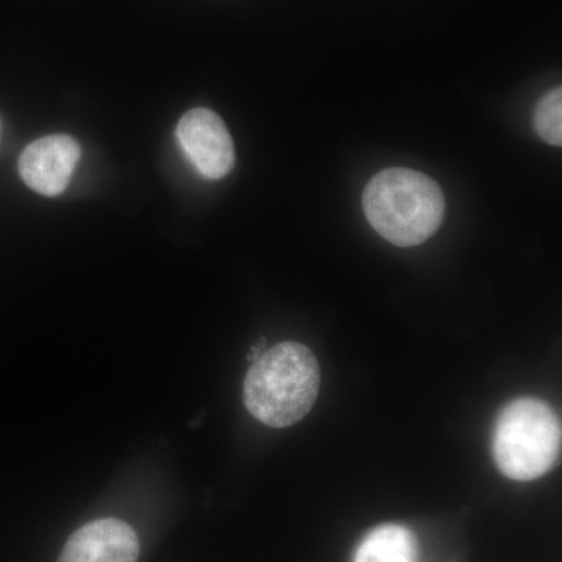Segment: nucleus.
<instances>
[{
  "label": "nucleus",
  "instance_id": "1",
  "mask_svg": "<svg viewBox=\"0 0 562 562\" xmlns=\"http://www.w3.org/2000/svg\"><path fill=\"white\" fill-rule=\"evenodd\" d=\"M319 384V362L313 351L299 342H281L251 364L244 380V403L261 424L291 427L312 412Z\"/></svg>",
  "mask_w": 562,
  "mask_h": 562
},
{
  "label": "nucleus",
  "instance_id": "2",
  "mask_svg": "<svg viewBox=\"0 0 562 562\" xmlns=\"http://www.w3.org/2000/svg\"><path fill=\"white\" fill-rule=\"evenodd\" d=\"M369 224L386 241L414 247L435 235L446 201L439 184L413 169L391 168L376 173L362 194Z\"/></svg>",
  "mask_w": 562,
  "mask_h": 562
},
{
  "label": "nucleus",
  "instance_id": "3",
  "mask_svg": "<svg viewBox=\"0 0 562 562\" xmlns=\"http://www.w3.org/2000/svg\"><path fill=\"white\" fill-rule=\"evenodd\" d=\"M492 454L508 479L516 482L541 479L560 460V417L538 398L509 403L495 422Z\"/></svg>",
  "mask_w": 562,
  "mask_h": 562
},
{
  "label": "nucleus",
  "instance_id": "4",
  "mask_svg": "<svg viewBox=\"0 0 562 562\" xmlns=\"http://www.w3.org/2000/svg\"><path fill=\"white\" fill-rule=\"evenodd\" d=\"M177 139L203 177L222 179L235 166V146L224 121L214 111H188L177 127Z\"/></svg>",
  "mask_w": 562,
  "mask_h": 562
},
{
  "label": "nucleus",
  "instance_id": "5",
  "mask_svg": "<svg viewBox=\"0 0 562 562\" xmlns=\"http://www.w3.org/2000/svg\"><path fill=\"white\" fill-rule=\"evenodd\" d=\"M80 160V146L66 135L46 136L32 143L20 158V173L29 188L55 198L68 188Z\"/></svg>",
  "mask_w": 562,
  "mask_h": 562
},
{
  "label": "nucleus",
  "instance_id": "6",
  "mask_svg": "<svg viewBox=\"0 0 562 562\" xmlns=\"http://www.w3.org/2000/svg\"><path fill=\"white\" fill-rule=\"evenodd\" d=\"M139 541L131 525L98 519L83 525L66 542L57 562H136Z\"/></svg>",
  "mask_w": 562,
  "mask_h": 562
},
{
  "label": "nucleus",
  "instance_id": "7",
  "mask_svg": "<svg viewBox=\"0 0 562 562\" xmlns=\"http://www.w3.org/2000/svg\"><path fill=\"white\" fill-rule=\"evenodd\" d=\"M355 562H419V547L408 528L382 525L362 539Z\"/></svg>",
  "mask_w": 562,
  "mask_h": 562
},
{
  "label": "nucleus",
  "instance_id": "8",
  "mask_svg": "<svg viewBox=\"0 0 562 562\" xmlns=\"http://www.w3.org/2000/svg\"><path fill=\"white\" fill-rule=\"evenodd\" d=\"M535 127L539 136L552 146L562 144V90L554 88L543 95L535 114Z\"/></svg>",
  "mask_w": 562,
  "mask_h": 562
}]
</instances>
